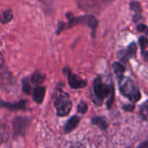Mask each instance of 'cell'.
<instances>
[{
  "label": "cell",
  "instance_id": "obj_24",
  "mask_svg": "<svg viewBox=\"0 0 148 148\" xmlns=\"http://www.w3.org/2000/svg\"><path fill=\"white\" fill-rule=\"evenodd\" d=\"M64 26H65V24L64 23V22H62V21H59L58 22V29H57V31H56V34L57 35H59L64 29Z\"/></svg>",
  "mask_w": 148,
  "mask_h": 148
},
{
  "label": "cell",
  "instance_id": "obj_13",
  "mask_svg": "<svg viewBox=\"0 0 148 148\" xmlns=\"http://www.w3.org/2000/svg\"><path fill=\"white\" fill-rule=\"evenodd\" d=\"M130 9L132 11H133L135 12V15L133 17V21L134 22H138L139 20V18H141V12H142V9H141V6L139 5V3L138 2H131L130 4Z\"/></svg>",
  "mask_w": 148,
  "mask_h": 148
},
{
  "label": "cell",
  "instance_id": "obj_6",
  "mask_svg": "<svg viewBox=\"0 0 148 148\" xmlns=\"http://www.w3.org/2000/svg\"><path fill=\"white\" fill-rule=\"evenodd\" d=\"M63 72L67 75L68 83H69V86H71V88H72V89H81V88H84L86 86L87 81L77 77L75 74H73L71 72V71L68 67L64 68Z\"/></svg>",
  "mask_w": 148,
  "mask_h": 148
},
{
  "label": "cell",
  "instance_id": "obj_20",
  "mask_svg": "<svg viewBox=\"0 0 148 148\" xmlns=\"http://www.w3.org/2000/svg\"><path fill=\"white\" fill-rule=\"evenodd\" d=\"M22 89L23 92L26 94H30L31 93V86H30V82L28 78H25L22 81Z\"/></svg>",
  "mask_w": 148,
  "mask_h": 148
},
{
  "label": "cell",
  "instance_id": "obj_21",
  "mask_svg": "<svg viewBox=\"0 0 148 148\" xmlns=\"http://www.w3.org/2000/svg\"><path fill=\"white\" fill-rule=\"evenodd\" d=\"M78 112L82 113V114H85L87 110H88V106H87V103L86 101H81L79 105H78Z\"/></svg>",
  "mask_w": 148,
  "mask_h": 148
},
{
  "label": "cell",
  "instance_id": "obj_2",
  "mask_svg": "<svg viewBox=\"0 0 148 148\" xmlns=\"http://www.w3.org/2000/svg\"><path fill=\"white\" fill-rule=\"evenodd\" d=\"M119 91L123 96L127 98L132 103H136L140 99L141 94L139 89L131 78L123 77L120 79H119Z\"/></svg>",
  "mask_w": 148,
  "mask_h": 148
},
{
  "label": "cell",
  "instance_id": "obj_18",
  "mask_svg": "<svg viewBox=\"0 0 148 148\" xmlns=\"http://www.w3.org/2000/svg\"><path fill=\"white\" fill-rule=\"evenodd\" d=\"M40 2L44 5L45 10L47 12H51V11L52 10V7H53L54 0H40Z\"/></svg>",
  "mask_w": 148,
  "mask_h": 148
},
{
  "label": "cell",
  "instance_id": "obj_3",
  "mask_svg": "<svg viewBox=\"0 0 148 148\" xmlns=\"http://www.w3.org/2000/svg\"><path fill=\"white\" fill-rule=\"evenodd\" d=\"M61 84H59V86L57 88L56 95H55V101L54 105L57 110V114L59 117L67 116L72 107L71 101L70 100L69 95L67 92H64L61 89Z\"/></svg>",
  "mask_w": 148,
  "mask_h": 148
},
{
  "label": "cell",
  "instance_id": "obj_12",
  "mask_svg": "<svg viewBox=\"0 0 148 148\" xmlns=\"http://www.w3.org/2000/svg\"><path fill=\"white\" fill-rule=\"evenodd\" d=\"M45 87L44 86H38L35 88L33 92V99L34 101L38 104H41L45 99Z\"/></svg>",
  "mask_w": 148,
  "mask_h": 148
},
{
  "label": "cell",
  "instance_id": "obj_22",
  "mask_svg": "<svg viewBox=\"0 0 148 148\" xmlns=\"http://www.w3.org/2000/svg\"><path fill=\"white\" fill-rule=\"evenodd\" d=\"M138 43L141 46V49H142V51H145L146 49V47L148 46V38L146 37H140L139 38V40H138Z\"/></svg>",
  "mask_w": 148,
  "mask_h": 148
},
{
  "label": "cell",
  "instance_id": "obj_26",
  "mask_svg": "<svg viewBox=\"0 0 148 148\" xmlns=\"http://www.w3.org/2000/svg\"><path fill=\"white\" fill-rule=\"evenodd\" d=\"M138 148H148V142H145V143L141 144Z\"/></svg>",
  "mask_w": 148,
  "mask_h": 148
},
{
  "label": "cell",
  "instance_id": "obj_8",
  "mask_svg": "<svg viewBox=\"0 0 148 148\" xmlns=\"http://www.w3.org/2000/svg\"><path fill=\"white\" fill-rule=\"evenodd\" d=\"M28 123H29L28 118L16 117L12 121V125H13L15 133L19 134V135L25 134V132L26 131V128L28 126Z\"/></svg>",
  "mask_w": 148,
  "mask_h": 148
},
{
  "label": "cell",
  "instance_id": "obj_27",
  "mask_svg": "<svg viewBox=\"0 0 148 148\" xmlns=\"http://www.w3.org/2000/svg\"><path fill=\"white\" fill-rule=\"evenodd\" d=\"M133 107H134V106L132 105L131 106H125L124 109H125V110H127V111H132V110L133 109Z\"/></svg>",
  "mask_w": 148,
  "mask_h": 148
},
{
  "label": "cell",
  "instance_id": "obj_16",
  "mask_svg": "<svg viewBox=\"0 0 148 148\" xmlns=\"http://www.w3.org/2000/svg\"><path fill=\"white\" fill-rule=\"evenodd\" d=\"M45 76L38 71H36L32 74V76L31 78V80L34 85H40L45 81Z\"/></svg>",
  "mask_w": 148,
  "mask_h": 148
},
{
  "label": "cell",
  "instance_id": "obj_25",
  "mask_svg": "<svg viewBox=\"0 0 148 148\" xmlns=\"http://www.w3.org/2000/svg\"><path fill=\"white\" fill-rule=\"evenodd\" d=\"M142 55H143V58H144L146 62H148V51H146V50L143 51H142Z\"/></svg>",
  "mask_w": 148,
  "mask_h": 148
},
{
  "label": "cell",
  "instance_id": "obj_9",
  "mask_svg": "<svg viewBox=\"0 0 148 148\" xmlns=\"http://www.w3.org/2000/svg\"><path fill=\"white\" fill-rule=\"evenodd\" d=\"M26 100H20L18 103H9L0 99V107L6 108L10 111H18V110H25L26 108Z\"/></svg>",
  "mask_w": 148,
  "mask_h": 148
},
{
  "label": "cell",
  "instance_id": "obj_7",
  "mask_svg": "<svg viewBox=\"0 0 148 148\" xmlns=\"http://www.w3.org/2000/svg\"><path fill=\"white\" fill-rule=\"evenodd\" d=\"M105 0H77L79 7L86 12L96 11L100 8Z\"/></svg>",
  "mask_w": 148,
  "mask_h": 148
},
{
  "label": "cell",
  "instance_id": "obj_17",
  "mask_svg": "<svg viewBox=\"0 0 148 148\" xmlns=\"http://www.w3.org/2000/svg\"><path fill=\"white\" fill-rule=\"evenodd\" d=\"M92 124L99 125L101 129H106V126H107V124H106V120L103 118H101V117H95V118H93L92 119Z\"/></svg>",
  "mask_w": 148,
  "mask_h": 148
},
{
  "label": "cell",
  "instance_id": "obj_4",
  "mask_svg": "<svg viewBox=\"0 0 148 148\" xmlns=\"http://www.w3.org/2000/svg\"><path fill=\"white\" fill-rule=\"evenodd\" d=\"M66 18L68 19L67 29H70L77 25H86L91 28L92 32V37L93 38L95 37L96 30L99 25V21L93 15H84L80 17H74L72 12H67Z\"/></svg>",
  "mask_w": 148,
  "mask_h": 148
},
{
  "label": "cell",
  "instance_id": "obj_11",
  "mask_svg": "<svg viewBox=\"0 0 148 148\" xmlns=\"http://www.w3.org/2000/svg\"><path fill=\"white\" fill-rule=\"evenodd\" d=\"M79 120H80V119H79L78 116H76V115L72 116V117L67 121V123L65 124L64 132H65L66 133L72 132L74 129H75V128L78 126V125H79Z\"/></svg>",
  "mask_w": 148,
  "mask_h": 148
},
{
  "label": "cell",
  "instance_id": "obj_15",
  "mask_svg": "<svg viewBox=\"0 0 148 148\" xmlns=\"http://www.w3.org/2000/svg\"><path fill=\"white\" fill-rule=\"evenodd\" d=\"M112 68H113L114 72H115V74L117 75V77H118L119 79H120L121 78L124 77V73H125V66L122 64L118 63V62H115L112 64Z\"/></svg>",
  "mask_w": 148,
  "mask_h": 148
},
{
  "label": "cell",
  "instance_id": "obj_19",
  "mask_svg": "<svg viewBox=\"0 0 148 148\" xmlns=\"http://www.w3.org/2000/svg\"><path fill=\"white\" fill-rule=\"evenodd\" d=\"M139 112H140V115H141L142 119H148V101H146L145 104H143L141 106Z\"/></svg>",
  "mask_w": 148,
  "mask_h": 148
},
{
  "label": "cell",
  "instance_id": "obj_10",
  "mask_svg": "<svg viewBox=\"0 0 148 148\" xmlns=\"http://www.w3.org/2000/svg\"><path fill=\"white\" fill-rule=\"evenodd\" d=\"M136 51H137V46L135 45V43H132L126 51H121L120 52H119V58L125 61V62H127L129 58H132V57H135L136 55Z\"/></svg>",
  "mask_w": 148,
  "mask_h": 148
},
{
  "label": "cell",
  "instance_id": "obj_5",
  "mask_svg": "<svg viewBox=\"0 0 148 148\" xmlns=\"http://www.w3.org/2000/svg\"><path fill=\"white\" fill-rule=\"evenodd\" d=\"M14 85H16V80L5 66L4 56L0 52V87L8 89Z\"/></svg>",
  "mask_w": 148,
  "mask_h": 148
},
{
  "label": "cell",
  "instance_id": "obj_1",
  "mask_svg": "<svg viewBox=\"0 0 148 148\" xmlns=\"http://www.w3.org/2000/svg\"><path fill=\"white\" fill-rule=\"evenodd\" d=\"M92 100L97 106H100L103 104L104 99L109 98L107 101V107L111 108L114 92H113V86H109L104 82H102L99 77L96 78L93 81V88H92Z\"/></svg>",
  "mask_w": 148,
  "mask_h": 148
},
{
  "label": "cell",
  "instance_id": "obj_23",
  "mask_svg": "<svg viewBox=\"0 0 148 148\" xmlns=\"http://www.w3.org/2000/svg\"><path fill=\"white\" fill-rule=\"evenodd\" d=\"M137 30L140 32H143L145 35H148V26H146L144 24H139L137 26Z\"/></svg>",
  "mask_w": 148,
  "mask_h": 148
},
{
  "label": "cell",
  "instance_id": "obj_14",
  "mask_svg": "<svg viewBox=\"0 0 148 148\" xmlns=\"http://www.w3.org/2000/svg\"><path fill=\"white\" fill-rule=\"evenodd\" d=\"M13 19V12L12 9H7L2 13H0V23L7 24Z\"/></svg>",
  "mask_w": 148,
  "mask_h": 148
}]
</instances>
